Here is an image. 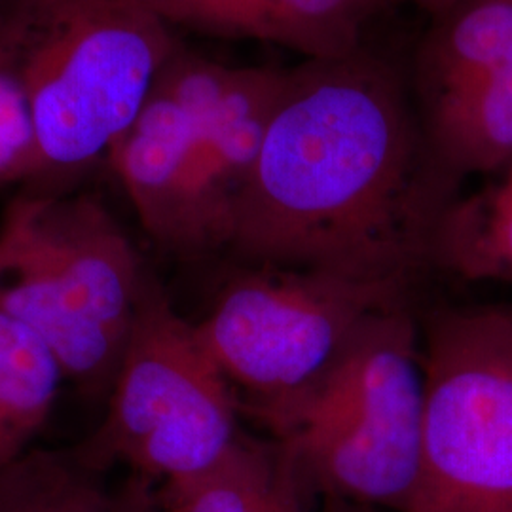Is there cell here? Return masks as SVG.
<instances>
[{
	"label": "cell",
	"mask_w": 512,
	"mask_h": 512,
	"mask_svg": "<svg viewBox=\"0 0 512 512\" xmlns=\"http://www.w3.org/2000/svg\"><path fill=\"white\" fill-rule=\"evenodd\" d=\"M459 181L410 80L365 44L285 71L228 251L245 266L406 281L433 264Z\"/></svg>",
	"instance_id": "1"
},
{
	"label": "cell",
	"mask_w": 512,
	"mask_h": 512,
	"mask_svg": "<svg viewBox=\"0 0 512 512\" xmlns=\"http://www.w3.org/2000/svg\"><path fill=\"white\" fill-rule=\"evenodd\" d=\"M321 512H376L374 507L355 503V501H346V499H325L323 511Z\"/></svg>",
	"instance_id": "19"
},
{
	"label": "cell",
	"mask_w": 512,
	"mask_h": 512,
	"mask_svg": "<svg viewBox=\"0 0 512 512\" xmlns=\"http://www.w3.org/2000/svg\"><path fill=\"white\" fill-rule=\"evenodd\" d=\"M37 175V139L25 93L0 65V184L35 183Z\"/></svg>",
	"instance_id": "16"
},
{
	"label": "cell",
	"mask_w": 512,
	"mask_h": 512,
	"mask_svg": "<svg viewBox=\"0 0 512 512\" xmlns=\"http://www.w3.org/2000/svg\"><path fill=\"white\" fill-rule=\"evenodd\" d=\"M406 281L245 266L196 325L203 348L245 406L283 401L317 382L374 315L406 306Z\"/></svg>",
	"instance_id": "7"
},
{
	"label": "cell",
	"mask_w": 512,
	"mask_h": 512,
	"mask_svg": "<svg viewBox=\"0 0 512 512\" xmlns=\"http://www.w3.org/2000/svg\"><path fill=\"white\" fill-rule=\"evenodd\" d=\"M147 262L92 194L18 196L0 222V300L44 340L67 380L109 393Z\"/></svg>",
	"instance_id": "4"
},
{
	"label": "cell",
	"mask_w": 512,
	"mask_h": 512,
	"mask_svg": "<svg viewBox=\"0 0 512 512\" xmlns=\"http://www.w3.org/2000/svg\"><path fill=\"white\" fill-rule=\"evenodd\" d=\"M175 29L148 0H14L0 8V65L25 93L38 150L35 183L109 160L145 107Z\"/></svg>",
	"instance_id": "2"
},
{
	"label": "cell",
	"mask_w": 512,
	"mask_h": 512,
	"mask_svg": "<svg viewBox=\"0 0 512 512\" xmlns=\"http://www.w3.org/2000/svg\"><path fill=\"white\" fill-rule=\"evenodd\" d=\"M423 351L420 476L406 512H512V311H439Z\"/></svg>",
	"instance_id": "6"
},
{
	"label": "cell",
	"mask_w": 512,
	"mask_h": 512,
	"mask_svg": "<svg viewBox=\"0 0 512 512\" xmlns=\"http://www.w3.org/2000/svg\"><path fill=\"white\" fill-rule=\"evenodd\" d=\"M507 67H512V0H458L433 18L410 84L416 99H425Z\"/></svg>",
	"instance_id": "12"
},
{
	"label": "cell",
	"mask_w": 512,
	"mask_h": 512,
	"mask_svg": "<svg viewBox=\"0 0 512 512\" xmlns=\"http://www.w3.org/2000/svg\"><path fill=\"white\" fill-rule=\"evenodd\" d=\"M427 141L459 183L512 162V67L416 99Z\"/></svg>",
	"instance_id": "10"
},
{
	"label": "cell",
	"mask_w": 512,
	"mask_h": 512,
	"mask_svg": "<svg viewBox=\"0 0 512 512\" xmlns=\"http://www.w3.org/2000/svg\"><path fill=\"white\" fill-rule=\"evenodd\" d=\"M27 448H23V446H19L16 442H12V440L0 439V467H4L8 461H12V459L19 456L21 452H25Z\"/></svg>",
	"instance_id": "20"
},
{
	"label": "cell",
	"mask_w": 512,
	"mask_h": 512,
	"mask_svg": "<svg viewBox=\"0 0 512 512\" xmlns=\"http://www.w3.org/2000/svg\"><path fill=\"white\" fill-rule=\"evenodd\" d=\"M0 512H114L105 473L73 448L25 450L0 467Z\"/></svg>",
	"instance_id": "15"
},
{
	"label": "cell",
	"mask_w": 512,
	"mask_h": 512,
	"mask_svg": "<svg viewBox=\"0 0 512 512\" xmlns=\"http://www.w3.org/2000/svg\"><path fill=\"white\" fill-rule=\"evenodd\" d=\"M114 512H160L154 482L145 476L131 475L128 480L112 492Z\"/></svg>",
	"instance_id": "17"
},
{
	"label": "cell",
	"mask_w": 512,
	"mask_h": 512,
	"mask_svg": "<svg viewBox=\"0 0 512 512\" xmlns=\"http://www.w3.org/2000/svg\"><path fill=\"white\" fill-rule=\"evenodd\" d=\"M63 380L44 340L0 300V439L27 448L50 418Z\"/></svg>",
	"instance_id": "14"
},
{
	"label": "cell",
	"mask_w": 512,
	"mask_h": 512,
	"mask_svg": "<svg viewBox=\"0 0 512 512\" xmlns=\"http://www.w3.org/2000/svg\"><path fill=\"white\" fill-rule=\"evenodd\" d=\"M107 162L148 238L165 253L200 258L228 251L234 217L211 183L194 110L156 84Z\"/></svg>",
	"instance_id": "8"
},
{
	"label": "cell",
	"mask_w": 512,
	"mask_h": 512,
	"mask_svg": "<svg viewBox=\"0 0 512 512\" xmlns=\"http://www.w3.org/2000/svg\"><path fill=\"white\" fill-rule=\"evenodd\" d=\"M109 410L74 446L105 473L171 482L215 465L238 440L236 391L148 268L128 344L109 391Z\"/></svg>",
	"instance_id": "5"
},
{
	"label": "cell",
	"mask_w": 512,
	"mask_h": 512,
	"mask_svg": "<svg viewBox=\"0 0 512 512\" xmlns=\"http://www.w3.org/2000/svg\"><path fill=\"white\" fill-rule=\"evenodd\" d=\"M173 27L220 38H251L329 59L361 48L384 0H148Z\"/></svg>",
	"instance_id": "9"
},
{
	"label": "cell",
	"mask_w": 512,
	"mask_h": 512,
	"mask_svg": "<svg viewBox=\"0 0 512 512\" xmlns=\"http://www.w3.org/2000/svg\"><path fill=\"white\" fill-rule=\"evenodd\" d=\"M497 175L448 207L433 243V264L465 281L512 285V162Z\"/></svg>",
	"instance_id": "13"
},
{
	"label": "cell",
	"mask_w": 512,
	"mask_h": 512,
	"mask_svg": "<svg viewBox=\"0 0 512 512\" xmlns=\"http://www.w3.org/2000/svg\"><path fill=\"white\" fill-rule=\"evenodd\" d=\"M408 306L382 311L310 387L245 406L304 497L406 512L418 484L425 382Z\"/></svg>",
	"instance_id": "3"
},
{
	"label": "cell",
	"mask_w": 512,
	"mask_h": 512,
	"mask_svg": "<svg viewBox=\"0 0 512 512\" xmlns=\"http://www.w3.org/2000/svg\"><path fill=\"white\" fill-rule=\"evenodd\" d=\"M10 2H14V0H0V8L6 6V4H10Z\"/></svg>",
	"instance_id": "21"
},
{
	"label": "cell",
	"mask_w": 512,
	"mask_h": 512,
	"mask_svg": "<svg viewBox=\"0 0 512 512\" xmlns=\"http://www.w3.org/2000/svg\"><path fill=\"white\" fill-rule=\"evenodd\" d=\"M154 495L160 512H304L306 501L274 442L245 433L215 465Z\"/></svg>",
	"instance_id": "11"
},
{
	"label": "cell",
	"mask_w": 512,
	"mask_h": 512,
	"mask_svg": "<svg viewBox=\"0 0 512 512\" xmlns=\"http://www.w3.org/2000/svg\"><path fill=\"white\" fill-rule=\"evenodd\" d=\"M512 311V310H511Z\"/></svg>",
	"instance_id": "22"
},
{
	"label": "cell",
	"mask_w": 512,
	"mask_h": 512,
	"mask_svg": "<svg viewBox=\"0 0 512 512\" xmlns=\"http://www.w3.org/2000/svg\"><path fill=\"white\" fill-rule=\"evenodd\" d=\"M387 2H406V4H414L421 8L423 12H427L431 18H437L442 12H446L448 8H452L458 0H384Z\"/></svg>",
	"instance_id": "18"
}]
</instances>
